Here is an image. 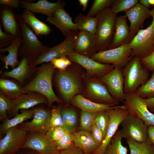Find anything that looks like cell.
<instances>
[{
    "label": "cell",
    "mask_w": 154,
    "mask_h": 154,
    "mask_svg": "<svg viewBox=\"0 0 154 154\" xmlns=\"http://www.w3.org/2000/svg\"><path fill=\"white\" fill-rule=\"evenodd\" d=\"M51 108L50 121V128L58 126L63 127V123L61 114L62 107L60 106H52Z\"/></svg>",
    "instance_id": "obj_41"
},
{
    "label": "cell",
    "mask_w": 154,
    "mask_h": 154,
    "mask_svg": "<svg viewBox=\"0 0 154 154\" xmlns=\"http://www.w3.org/2000/svg\"><path fill=\"white\" fill-rule=\"evenodd\" d=\"M71 102L73 105L79 108L81 110L94 112L115 109L120 106L96 102L85 98L80 94L75 96L72 100Z\"/></svg>",
    "instance_id": "obj_27"
},
{
    "label": "cell",
    "mask_w": 154,
    "mask_h": 154,
    "mask_svg": "<svg viewBox=\"0 0 154 154\" xmlns=\"http://www.w3.org/2000/svg\"><path fill=\"white\" fill-rule=\"evenodd\" d=\"M68 132L63 127L58 126L50 128L46 135L53 142L61 139Z\"/></svg>",
    "instance_id": "obj_43"
},
{
    "label": "cell",
    "mask_w": 154,
    "mask_h": 154,
    "mask_svg": "<svg viewBox=\"0 0 154 154\" xmlns=\"http://www.w3.org/2000/svg\"><path fill=\"white\" fill-rule=\"evenodd\" d=\"M67 56L72 62L78 64L86 70L87 77H100L109 73L115 67L111 64L98 62L91 58L78 53L74 50Z\"/></svg>",
    "instance_id": "obj_12"
},
{
    "label": "cell",
    "mask_w": 154,
    "mask_h": 154,
    "mask_svg": "<svg viewBox=\"0 0 154 154\" xmlns=\"http://www.w3.org/2000/svg\"><path fill=\"white\" fill-rule=\"evenodd\" d=\"M18 16L22 39L19 49L18 57L27 56L34 62L50 47L39 40L33 31L24 21L19 12Z\"/></svg>",
    "instance_id": "obj_3"
},
{
    "label": "cell",
    "mask_w": 154,
    "mask_h": 154,
    "mask_svg": "<svg viewBox=\"0 0 154 154\" xmlns=\"http://www.w3.org/2000/svg\"><path fill=\"white\" fill-rule=\"evenodd\" d=\"M50 62L55 69L61 71L65 70L72 63L66 56L54 58Z\"/></svg>",
    "instance_id": "obj_44"
},
{
    "label": "cell",
    "mask_w": 154,
    "mask_h": 154,
    "mask_svg": "<svg viewBox=\"0 0 154 154\" xmlns=\"http://www.w3.org/2000/svg\"><path fill=\"white\" fill-rule=\"evenodd\" d=\"M140 60L143 66L149 71L154 70V50L151 54Z\"/></svg>",
    "instance_id": "obj_46"
},
{
    "label": "cell",
    "mask_w": 154,
    "mask_h": 154,
    "mask_svg": "<svg viewBox=\"0 0 154 154\" xmlns=\"http://www.w3.org/2000/svg\"><path fill=\"white\" fill-rule=\"evenodd\" d=\"M89 1L88 0H78V1L80 5H82L83 11L86 10L88 6V4Z\"/></svg>",
    "instance_id": "obj_54"
},
{
    "label": "cell",
    "mask_w": 154,
    "mask_h": 154,
    "mask_svg": "<svg viewBox=\"0 0 154 154\" xmlns=\"http://www.w3.org/2000/svg\"><path fill=\"white\" fill-rule=\"evenodd\" d=\"M110 120L109 115L106 110L98 112L95 118V123L102 131L104 138L107 133Z\"/></svg>",
    "instance_id": "obj_38"
},
{
    "label": "cell",
    "mask_w": 154,
    "mask_h": 154,
    "mask_svg": "<svg viewBox=\"0 0 154 154\" xmlns=\"http://www.w3.org/2000/svg\"><path fill=\"white\" fill-rule=\"evenodd\" d=\"M83 92L97 103L119 105V102L111 95L107 86L99 77H86Z\"/></svg>",
    "instance_id": "obj_9"
},
{
    "label": "cell",
    "mask_w": 154,
    "mask_h": 154,
    "mask_svg": "<svg viewBox=\"0 0 154 154\" xmlns=\"http://www.w3.org/2000/svg\"><path fill=\"white\" fill-rule=\"evenodd\" d=\"M74 23L79 31H85L96 34L97 24L96 17H89L80 13L75 17Z\"/></svg>",
    "instance_id": "obj_31"
},
{
    "label": "cell",
    "mask_w": 154,
    "mask_h": 154,
    "mask_svg": "<svg viewBox=\"0 0 154 154\" xmlns=\"http://www.w3.org/2000/svg\"><path fill=\"white\" fill-rule=\"evenodd\" d=\"M37 151L39 154H58L59 150L46 135L28 133L27 139L21 149Z\"/></svg>",
    "instance_id": "obj_17"
},
{
    "label": "cell",
    "mask_w": 154,
    "mask_h": 154,
    "mask_svg": "<svg viewBox=\"0 0 154 154\" xmlns=\"http://www.w3.org/2000/svg\"><path fill=\"white\" fill-rule=\"evenodd\" d=\"M74 50L81 55L91 58L98 52L96 34L79 31Z\"/></svg>",
    "instance_id": "obj_21"
},
{
    "label": "cell",
    "mask_w": 154,
    "mask_h": 154,
    "mask_svg": "<svg viewBox=\"0 0 154 154\" xmlns=\"http://www.w3.org/2000/svg\"><path fill=\"white\" fill-rule=\"evenodd\" d=\"M46 21L58 28L64 36L66 37L72 31H78L71 17L63 8L55 10Z\"/></svg>",
    "instance_id": "obj_23"
},
{
    "label": "cell",
    "mask_w": 154,
    "mask_h": 154,
    "mask_svg": "<svg viewBox=\"0 0 154 154\" xmlns=\"http://www.w3.org/2000/svg\"><path fill=\"white\" fill-rule=\"evenodd\" d=\"M109 115L110 120L106 134L99 148L93 154H104L105 150L115 133L119 125L129 114L124 105H120L116 108L106 110Z\"/></svg>",
    "instance_id": "obj_16"
},
{
    "label": "cell",
    "mask_w": 154,
    "mask_h": 154,
    "mask_svg": "<svg viewBox=\"0 0 154 154\" xmlns=\"http://www.w3.org/2000/svg\"><path fill=\"white\" fill-rule=\"evenodd\" d=\"M0 24V49L10 45L16 38L12 35L3 32Z\"/></svg>",
    "instance_id": "obj_45"
},
{
    "label": "cell",
    "mask_w": 154,
    "mask_h": 154,
    "mask_svg": "<svg viewBox=\"0 0 154 154\" xmlns=\"http://www.w3.org/2000/svg\"><path fill=\"white\" fill-rule=\"evenodd\" d=\"M58 154H85L80 148L75 146L68 149L59 150Z\"/></svg>",
    "instance_id": "obj_49"
},
{
    "label": "cell",
    "mask_w": 154,
    "mask_h": 154,
    "mask_svg": "<svg viewBox=\"0 0 154 154\" xmlns=\"http://www.w3.org/2000/svg\"><path fill=\"white\" fill-rule=\"evenodd\" d=\"M133 57L129 43L114 48L98 52L91 58L101 63L123 68Z\"/></svg>",
    "instance_id": "obj_7"
},
{
    "label": "cell",
    "mask_w": 154,
    "mask_h": 154,
    "mask_svg": "<svg viewBox=\"0 0 154 154\" xmlns=\"http://www.w3.org/2000/svg\"><path fill=\"white\" fill-rule=\"evenodd\" d=\"M126 140L129 149L130 154H154V147L147 139L141 143L132 139Z\"/></svg>",
    "instance_id": "obj_34"
},
{
    "label": "cell",
    "mask_w": 154,
    "mask_h": 154,
    "mask_svg": "<svg viewBox=\"0 0 154 154\" xmlns=\"http://www.w3.org/2000/svg\"><path fill=\"white\" fill-rule=\"evenodd\" d=\"M127 18L125 15L116 17L114 37L109 49L129 43L133 39L130 33Z\"/></svg>",
    "instance_id": "obj_24"
},
{
    "label": "cell",
    "mask_w": 154,
    "mask_h": 154,
    "mask_svg": "<svg viewBox=\"0 0 154 154\" xmlns=\"http://www.w3.org/2000/svg\"><path fill=\"white\" fill-rule=\"evenodd\" d=\"M0 140V154H16L25 142L28 132L16 126L9 129Z\"/></svg>",
    "instance_id": "obj_14"
},
{
    "label": "cell",
    "mask_w": 154,
    "mask_h": 154,
    "mask_svg": "<svg viewBox=\"0 0 154 154\" xmlns=\"http://www.w3.org/2000/svg\"><path fill=\"white\" fill-rule=\"evenodd\" d=\"M21 113L17 114L13 118L2 121L0 126V134L1 135L5 134L10 128L17 126L19 125L33 117L34 107L29 110H21Z\"/></svg>",
    "instance_id": "obj_30"
},
{
    "label": "cell",
    "mask_w": 154,
    "mask_h": 154,
    "mask_svg": "<svg viewBox=\"0 0 154 154\" xmlns=\"http://www.w3.org/2000/svg\"><path fill=\"white\" fill-rule=\"evenodd\" d=\"M24 149V151L23 149L20 150V149L16 154H39L37 151L34 150L28 149Z\"/></svg>",
    "instance_id": "obj_52"
},
{
    "label": "cell",
    "mask_w": 154,
    "mask_h": 154,
    "mask_svg": "<svg viewBox=\"0 0 154 154\" xmlns=\"http://www.w3.org/2000/svg\"><path fill=\"white\" fill-rule=\"evenodd\" d=\"M125 94L135 93L149 78V71L142 64L140 58L133 56L122 68Z\"/></svg>",
    "instance_id": "obj_4"
},
{
    "label": "cell",
    "mask_w": 154,
    "mask_h": 154,
    "mask_svg": "<svg viewBox=\"0 0 154 154\" xmlns=\"http://www.w3.org/2000/svg\"><path fill=\"white\" fill-rule=\"evenodd\" d=\"M135 93L142 98L154 97V70L152 71L151 77L138 88Z\"/></svg>",
    "instance_id": "obj_35"
},
{
    "label": "cell",
    "mask_w": 154,
    "mask_h": 154,
    "mask_svg": "<svg viewBox=\"0 0 154 154\" xmlns=\"http://www.w3.org/2000/svg\"><path fill=\"white\" fill-rule=\"evenodd\" d=\"M20 7L33 13L50 17L56 9L64 8L66 5L64 1L59 0L55 3H50L47 0H39L33 3L29 0H20Z\"/></svg>",
    "instance_id": "obj_22"
},
{
    "label": "cell",
    "mask_w": 154,
    "mask_h": 154,
    "mask_svg": "<svg viewBox=\"0 0 154 154\" xmlns=\"http://www.w3.org/2000/svg\"><path fill=\"white\" fill-rule=\"evenodd\" d=\"M97 112L81 110L80 122L81 130L91 131Z\"/></svg>",
    "instance_id": "obj_37"
},
{
    "label": "cell",
    "mask_w": 154,
    "mask_h": 154,
    "mask_svg": "<svg viewBox=\"0 0 154 154\" xmlns=\"http://www.w3.org/2000/svg\"><path fill=\"white\" fill-rule=\"evenodd\" d=\"M9 78L0 77V92L11 100L23 93H27L23 91V87L18 81Z\"/></svg>",
    "instance_id": "obj_29"
},
{
    "label": "cell",
    "mask_w": 154,
    "mask_h": 154,
    "mask_svg": "<svg viewBox=\"0 0 154 154\" xmlns=\"http://www.w3.org/2000/svg\"><path fill=\"white\" fill-rule=\"evenodd\" d=\"M12 100L0 92V120L2 122L8 119L7 112L12 108Z\"/></svg>",
    "instance_id": "obj_40"
},
{
    "label": "cell",
    "mask_w": 154,
    "mask_h": 154,
    "mask_svg": "<svg viewBox=\"0 0 154 154\" xmlns=\"http://www.w3.org/2000/svg\"><path fill=\"white\" fill-rule=\"evenodd\" d=\"M149 110H150L151 112L152 113H154V107Z\"/></svg>",
    "instance_id": "obj_55"
},
{
    "label": "cell",
    "mask_w": 154,
    "mask_h": 154,
    "mask_svg": "<svg viewBox=\"0 0 154 154\" xmlns=\"http://www.w3.org/2000/svg\"><path fill=\"white\" fill-rule=\"evenodd\" d=\"M139 3L148 8L151 6L154 5V0H140Z\"/></svg>",
    "instance_id": "obj_51"
},
{
    "label": "cell",
    "mask_w": 154,
    "mask_h": 154,
    "mask_svg": "<svg viewBox=\"0 0 154 154\" xmlns=\"http://www.w3.org/2000/svg\"><path fill=\"white\" fill-rule=\"evenodd\" d=\"M91 132L94 140L101 145L104 138L102 131L96 126L95 122L92 126Z\"/></svg>",
    "instance_id": "obj_47"
},
{
    "label": "cell",
    "mask_w": 154,
    "mask_h": 154,
    "mask_svg": "<svg viewBox=\"0 0 154 154\" xmlns=\"http://www.w3.org/2000/svg\"><path fill=\"white\" fill-rule=\"evenodd\" d=\"M71 70V65L63 71L56 69L52 78L57 93L66 103L84 89L85 78L78 72Z\"/></svg>",
    "instance_id": "obj_1"
},
{
    "label": "cell",
    "mask_w": 154,
    "mask_h": 154,
    "mask_svg": "<svg viewBox=\"0 0 154 154\" xmlns=\"http://www.w3.org/2000/svg\"><path fill=\"white\" fill-rule=\"evenodd\" d=\"M138 0H114L110 9L116 15L122 11L125 12L139 2Z\"/></svg>",
    "instance_id": "obj_36"
},
{
    "label": "cell",
    "mask_w": 154,
    "mask_h": 154,
    "mask_svg": "<svg viewBox=\"0 0 154 154\" xmlns=\"http://www.w3.org/2000/svg\"><path fill=\"white\" fill-rule=\"evenodd\" d=\"M20 0H0L1 5H5L11 8L18 9L20 6Z\"/></svg>",
    "instance_id": "obj_48"
},
{
    "label": "cell",
    "mask_w": 154,
    "mask_h": 154,
    "mask_svg": "<svg viewBox=\"0 0 154 154\" xmlns=\"http://www.w3.org/2000/svg\"><path fill=\"white\" fill-rule=\"evenodd\" d=\"M123 138L132 139L138 142L147 139L148 126L139 118L129 114L121 123Z\"/></svg>",
    "instance_id": "obj_11"
},
{
    "label": "cell",
    "mask_w": 154,
    "mask_h": 154,
    "mask_svg": "<svg viewBox=\"0 0 154 154\" xmlns=\"http://www.w3.org/2000/svg\"><path fill=\"white\" fill-rule=\"evenodd\" d=\"M71 134L75 146L81 149L85 154H93L100 146L90 132L81 130Z\"/></svg>",
    "instance_id": "obj_26"
},
{
    "label": "cell",
    "mask_w": 154,
    "mask_h": 154,
    "mask_svg": "<svg viewBox=\"0 0 154 154\" xmlns=\"http://www.w3.org/2000/svg\"><path fill=\"white\" fill-rule=\"evenodd\" d=\"M95 17L97 19L96 35L98 52L109 49L114 37L117 16L108 8Z\"/></svg>",
    "instance_id": "obj_5"
},
{
    "label": "cell",
    "mask_w": 154,
    "mask_h": 154,
    "mask_svg": "<svg viewBox=\"0 0 154 154\" xmlns=\"http://www.w3.org/2000/svg\"><path fill=\"white\" fill-rule=\"evenodd\" d=\"M53 143L59 150L70 149L75 146L72 134L68 132L61 139Z\"/></svg>",
    "instance_id": "obj_42"
},
{
    "label": "cell",
    "mask_w": 154,
    "mask_h": 154,
    "mask_svg": "<svg viewBox=\"0 0 154 154\" xmlns=\"http://www.w3.org/2000/svg\"><path fill=\"white\" fill-rule=\"evenodd\" d=\"M0 19V24L5 32L11 34L16 38H22L18 15L12 8L6 5H1Z\"/></svg>",
    "instance_id": "obj_20"
},
{
    "label": "cell",
    "mask_w": 154,
    "mask_h": 154,
    "mask_svg": "<svg viewBox=\"0 0 154 154\" xmlns=\"http://www.w3.org/2000/svg\"><path fill=\"white\" fill-rule=\"evenodd\" d=\"M21 15L25 22L36 35H47L51 31L50 27L37 19L33 13L24 9L22 11Z\"/></svg>",
    "instance_id": "obj_28"
},
{
    "label": "cell",
    "mask_w": 154,
    "mask_h": 154,
    "mask_svg": "<svg viewBox=\"0 0 154 154\" xmlns=\"http://www.w3.org/2000/svg\"><path fill=\"white\" fill-rule=\"evenodd\" d=\"M22 38H16L10 45L0 49V60L4 66L0 71L1 73L5 69H7L10 66L12 69L20 63L18 59L19 49L22 42Z\"/></svg>",
    "instance_id": "obj_25"
},
{
    "label": "cell",
    "mask_w": 154,
    "mask_h": 154,
    "mask_svg": "<svg viewBox=\"0 0 154 154\" xmlns=\"http://www.w3.org/2000/svg\"><path fill=\"white\" fill-rule=\"evenodd\" d=\"M27 56L21 57L19 64L11 71H5L0 77L11 78L17 80L23 88L27 85L35 76L38 67Z\"/></svg>",
    "instance_id": "obj_13"
},
{
    "label": "cell",
    "mask_w": 154,
    "mask_h": 154,
    "mask_svg": "<svg viewBox=\"0 0 154 154\" xmlns=\"http://www.w3.org/2000/svg\"><path fill=\"white\" fill-rule=\"evenodd\" d=\"M99 78L106 85L110 94L115 99L119 102L124 101V80L122 68L115 67L111 71Z\"/></svg>",
    "instance_id": "obj_15"
},
{
    "label": "cell",
    "mask_w": 154,
    "mask_h": 154,
    "mask_svg": "<svg viewBox=\"0 0 154 154\" xmlns=\"http://www.w3.org/2000/svg\"><path fill=\"white\" fill-rule=\"evenodd\" d=\"M144 100L149 109H150L154 107V97L144 99Z\"/></svg>",
    "instance_id": "obj_53"
},
{
    "label": "cell",
    "mask_w": 154,
    "mask_h": 154,
    "mask_svg": "<svg viewBox=\"0 0 154 154\" xmlns=\"http://www.w3.org/2000/svg\"><path fill=\"white\" fill-rule=\"evenodd\" d=\"M114 0H94L87 16L94 17L104 9L110 8Z\"/></svg>",
    "instance_id": "obj_39"
},
{
    "label": "cell",
    "mask_w": 154,
    "mask_h": 154,
    "mask_svg": "<svg viewBox=\"0 0 154 154\" xmlns=\"http://www.w3.org/2000/svg\"><path fill=\"white\" fill-rule=\"evenodd\" d=\"M12 101V108L8 112L13 117L18 113L19 110H28L41 104H45L48 107L46 98L43 95L35 92L23 93Z\"/></svg>",
    "instance_id": "obj_18"
},
{
    "label": "cell",
    "mask_w": 154,
    "mask_h": 154,
    "mask_svg": "<svg viewBox=\"0 0 154 154\" xmlns=\"http://www.w3.org/2000/svg\"><path fill=\"white\" fill-rule=\"evenodd\" d=\"M78 31H71L62 43L53 47L50 48L47 50L42 54L36 60L33 62L34 66L36 67L41 63L50 62L54 58L63 56H67L74 50Z\"/></svg>",
    "instance_id": "obj_10"
},
{
    "label": "cell",
    "mask_w": 154,
    "mask_h": 154,
    "mask_svg": "<svg viewBox=\"0 0 154 154\" xmlns=\"http://www.w3.org/2000/svg\"><path fill=\"white\" fill-rule=\"evenodd\" d=\"M50 62L43 64L38 67L37 74L27 85L23 88L27 93L35 92L44 96L48 102V107L50 108L54 102L59 104L62 101L55 94L52 88V78L55 70Z\"/></svg>",
    "instance_id": "obj_2"
},
{
    "label": "cell",
    "mask_w": 154,
    "mask_h": 154,
    "mask_svg": "<svg viewBox=\"0 0 154 154\" xmlns=\"http://www.w3.org/2000/svg\"><path fill=\"white\" fill-rule=\"evenodd\" d=\"M122 138L120 130L117 131L106 147L104 154H128L127 147L122 144Z\"/></svg>",
    "instance_id": "obj_33"
},
{
    "label": "cell",
    "mask_w": 154,
    "mask_h": 154,
    "mask_svg": "<svg viewBox=\"0 0 154 154\" xmlns=\"http://www.w3.org/2000/svg\"><path fill=\"white\" fill-rule=\"evenodd\" d=\"M147 140L154 147V126H148L147 130Z\"/></svg>",
    "instance_id": "obj_50"
},
{
    "label": "cell",
    "mask_w": 154,
    "mask_h": 154,
    "mask_svg": "<svg viewBox=\"0 0 154 154\" xmlns=\"http://www.w3.org/2000/svg\"><path fill=\"white\" fill-rule=\"evenodd\" d=\"M61 114L64 127L70 133L75 132L77 119L76 111L70 108L62 107Z\"/></svg>",
    "instance_id": "obj_32"
},
{
    "label": "cell",
    "mask_w": 154,
    "mask_h": 154,
    "mask_svg": "<svg viewBox=\"0 0 154 154\" xmlns=\"http://www.w3.org/2000/svg\"><path fill=\"white\" fill-rule=\"evenodd\" d=\"M45 105L41 104L34 107L32 119L22 123L18 125V127L28 132L46 135L50 129L51 109Z\"/></svg>",
    "instance_id": "obj_8"
},
{
    "label": "cell",
    "mask_w": 154,
    "mask_h": 154,
    "mask_svg": "<svg viewBox=\"0 0 154 154\" xmlns=\"http://www.w3.org/2000/svg\"><path fill=\"white\" fill-rule=\"evenodd\" d=\"M149 13L152 18L151 24L145 29H140L129 43L132 55L140 58L145 57L154 50V5Z\"/></svg>",
    "instance_id": "obj_6"
},
{
    "label": "cell",
    "mask_w": 154,
    "mask_h": 154,
    "mask_svg": "<svg viewBox=\"0 0 154 154\" xmlns=\"http://www.w3.org/2000/svg\"><path fill=\"white\" fill-rule=\"evenodd\" d=\"M150 10L139 2L125 12L129 21V30L133 38L144 24L145 21L151 17Z\"/></svg>",
    "instance_id": "obj_19"
}]
</instances>
